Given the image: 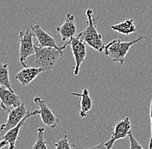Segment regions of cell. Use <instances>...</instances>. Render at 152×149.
<instances>
[{
    "label": "cell",
    "mask_w": 152,
    "mask_h": 149,
    "mask_svg": "<svg viewBox=\"0 0 152 149\" xmlns=\"http://www.w3.org/2000/svg\"><path fill=\"white\" fill-rule=\"evenodd\" d=\"M62 55L63 52H61L56 48L35 45V55L28 58L25 61L27 64H24V65L40 67L43 69L44 72L50 73Z\"/></svg>",
    "instance_id": "6da1fadb"
},
{
    "label": "cell",
    "mask_w": 152,
    "mask_h": 149,
    "mask_svg": "<svg viewBox=\"0 0 152 149\" xmlns=\"http://www.w3.org/2000/svg\"><path fill=\"white\" fill-rule=\"evenodd\" d=\"M86 27L80 31L76 36L85 41L86 44L94 48L99 53H103L104 49L103 42V36L98 31L96 25V17L94 16L93 9L88 8L86 10Z\"/></svg>",
    "instance_id": "7a4b0ae2"
},
{
    "label": "cell",
    "mask_w": 152,
    "mask_h": 149,
    "mask_svg": "<svg viewBox=\"0 0 152 149\" xmlns=\"http://www.w3.org/2000/svg\"><path fill=\"white\" fill-rule=\"evenodd\" d=\"M146 39V36H140L131 41H122L121 40H113L105 45L104 49V54L106 57L111 59L114 62H118L123 65L125 62V59L130 49L139 43L142 40Z\"/></svg>",
    "instance_id": "3957f363"
},
{
    "label": "cell",
    "mask_w": 152,
    "mask_h": 149,
    "mask_svg": "<svg viewBox=\"0 0 152 149\" xmlns=\"http://www.w3.org/2000/svg\"><path fill=\"white\" fill-rule=\"evenodd\" d=\"M34 36V32L30 27L26 30L19 32V61L23 66H24L25 61L29 57L35 55V44L33 43Z\"/></svg>",
    "instance_id": "277c9868"
},
{
    "label": "cell",
    "mask_w": 152,
    "mask_h": 149,
    "mask_svg": "<svg viewBox=\"0 0 152 149\" xmlns=\"http://www.w3.org/2000/svg\"><path fill=\"white\" fill-rule=\"evenodd\" d=\"M68 45H70V47H71L72 53H73L75 61V65L74 68V74L75 76H78L80 73V65L84 62L86 55H87L86 44L85 41H83L80 38L75 36V37L71 38L63 46H61L62 49L64 50Z\"/></svg>",
    "instance_id": "5b68a950"
},
{
    "label": "cell",
    "mask_w": 152,
    "mask_h": 149,
    "mask_svg": "<svg viewBox=\"0 0 152 149\" xmlns=\"http://www.w3.org/2000/svg\"><path fill=\"white\" fill-rule=\"evenodd\" d=\"M132 131V124L129 116H125L115 122L113 127V131L110 139L104 142L107 149H112L114 143L118 140L124 139L129 136L130 133Z\"/></svg>",
    "instance_id": "8992f818"
},
{
    "label": "cell",
    "mask_w": 152,
    "mask_h": 149,
    "mask_svg": "<svg viewBox=\"0 0 152 149\" xmlns=\"http://www.w3.org/2000/svg\"><path fill=\"white\" fill-rule=\"evenodd\" d=\"M34 102L39 107L40 116H41L42 121H43V123L51 129L56 128L59 123V119L53 113L52 110L49 108L47 100L42 99V97L37 96L34 97Z\"/></svg>",
    "instance_id": "52a82bcc"
},
{
    "label": "cell",
    "mask_w": 152,
    "mask_h": 149,
    "mask_svg": "<svg viewBox=\"0 0 152 149\" xmlns=\"http://www.w3.org/2000/svg\"><path fill=\"white\" fill-rule=\"evenodd\" d=\"M28 113L24 102L17 108H12L8 110V118L6 122L1 125V132L6 133L10 129L15 128Z\"/></svg>",
    "instance_id": "ba28073f"
},
{
    "label": "cell",
    "mask_w": 152,
    "mask_h": 149,
    "mask_svg": "<svg viewBox=\"0 0 152 149\" xmlns=\"http://www.w3.org/2000/svg\"><path fill=\"white\" fill-rule=\"evenodd\" d=\"M37 115H40L39 110H35L33 111H29L27 114V116L20 121L15 128H13V129H10L9 131H7L6 133H4V134L3 135V140H6L9 143L8 149H16V144H17V141L19 138L21 129L23 128V126L24 125V123L26 122V121L29 117L34 116H37Z\"/></svg>",
    "instance_id": "9c48e42d"
},
{
    "label": "cell",
    "mask_w": 152,
    "mask_h": 149,
    "mask_svg": "<svg viewBox=\"0 0 152 149\" xmlns=\"http://www.w3.org/2000/svg\"><path fill=\"white\" fill-rule=\"evenodd\" d=\"M30 28L32 29V31L34 32L35 36L37 39L38 42H39V46L53 47V48H56V49L61 51V52H63L62 47L57 44L56 39L53 37L50 34L46 32L44 29H42L39 24L31 25Z\"/></svg>",
    "instance_id": "30bf717a"
},
{
    "label": "cell",
    "mask_w": 152,
    "mask_h": 149,
    "mask_svg": "<svg viewBox=\"0 0 152 149\" xmlns=\"http://www.w3.org/2000/svg\"><path fill=\"white\" fill-rule=\"evenodd\" d=\"M56 31L61 36L63 42H67L71 38L75 37L77 31L75 16L72 13H67L64 23L62 25L57 27Z\"/></svg>",
    "instance_id": "8fae6325"
},
{
    "label": "cell",
    "mask_w": 152,
    "mask_h": 149,
    "mask_svg": "<svg viewBox=\"0 0 152 149\" xmlns=\"http://www.w3.org/2000/svg\"><path fill=\"white\" fill-rule=\"evenodd\" d=\"M0 99L1 107L4 110H10V108H17L23 103L18 94L4 86L0 87Z\"/></svg>",
    "instance_id": "7c38bea8"
},
{
    "label": "cell",
    "mask_w": 152,
    "mask_h": 149,
    "mask_svg": "<svg viewBox=\"0 0 152 149\" xmlns=\"http://www.w3.org/2000/svg\"><path fill=\"white\" fill-rule=\"evenodd\" d=\"M43 69L35 66H24L16 75V79H18L22 86H26L33 80H35L39 75L43 73Z\"/></svg>",
    "instance_id": "4fadbf2b"
},
{
    "label": "cell",
    "mask_w": 152,
    "mask_h": 149,
    "mask_svg": "<svg viewBox=\"0 0 152 149\" xmlns=\"http://www.w3.org/2000/svg\"><path fill=\"white\" fill-rule=\"evenodd\" d=\"M72 95L76 96V97H80V102L79 103V105L80 107V116L84 118L87 116V113L93 109V106H94V100H93V97L91 96L89 90L86 88H84L82 92H80V93L72 92Z\"/></svg>",
    "instance_id": "5bb4252c"
},
{
    "label": "cell",
    "mask_w": 152,
    "mask_h": 149,
    "mask_svg": "<svg viewBox=\"0 0 152 149\" xmlns=\"http://www.w3.org/2000/svg\"><path fill=\"white\" fill-rule=\"evenodd\" d=\"M111 28L123 36H129L137 32V27L132 18L125 19L122 23L112 25Z\"/></svg>",
    "instance_id": "9a60e30c"
},
{
    "label": "cell",
    "mask_w": 152,
    "mask_h": 149,
    "mask_svg": "<svg viewBox=\"0 0 152 149\" xmlns=\"http://www.w3.org/2000/svg\"><path fill=\"white\" fill-rule=\"evenodd\" d=\"M0 84L1 86H4L10 91L14 92L10 80L9 65L7 63L4 62H3L0 65Z\"/></svg>",
    "instance_id": "2e32d148"
},
{
    "label": "cell",
    "mask_w": 152,
    "mask_h": 149,
    "mask_svg": "<svg viewBox=\"0 0 152 149\" xmlns=\"http://www.w3.org/2000/svg\"><path fill=\"white\" fill-rule=\"evenodd\" d=\"M45 129L38 128L37 129V138L36 142L34 143L32 149H48V142L44 138Z\"/></svg>",
    "instance_id": "e0dca14e"
},
{
    "label": "cell",
    "mask_w": 152,
    "mask_h": 149,
    "mask_svg": "<svg viewBox=\"0 0 152 149\" xmlns=\"http://www.w3.org/2000/svg\"><path fill=\"white\" fill-rule=\"evenodd\" d=\"M54 145H55L56 149H75L74 147L71 146L66 134L64 135L63 138H61V140H59L57 142H56Z\"/></svg>",
    "instance_id": "ac0fdd59"
},
{
    "label": "cell",
    "mask_w": 152,
    "mask_h": 149,
    "mask_svg": "<svg viewBox=\"0 0 152 149\" xmlns=\"http://www.w3.org/2000/svg\"><path fill=\"white\" fill-rule=\"evenodd\" d=\"M129 140H130V149H143L140 142L136 139L133 131H132L129 134Z\"/></svg>",
    "instance_id": "d6986e66"
},
{
    "label": "cell",
    "mask_w": 152,
    "mask_h": 149,
    "mask_svg": "<svg viewBox=\"0 0 152 149\" xmlns=\"http://www.w3.org/2000/svg\"><path fill=\"white\" fill-rule=\"evenodd\" d=\"M75 149H107L106 146L104 145V142L99 143L94 146H89V147H81L80 145H75L74 146Z\"/></svg>",
    "instance_id": "ffe728a7"
},
{
    "label": "cell",
    "mask_w": 152,
    "mask_h": 149,
    "mask_svg": "<svg viewBox=\"0 0 152 149\" xmlns=\"http://www.w3.org/2000/svg\"><path fill=\"white\" fill-rule=\"evenodd\" d=\"M150 119H151V137L148 144V149H152V97L150 104Z\"/></svg>",
    "instance_id": "44dd1931"
}]
</instances>
